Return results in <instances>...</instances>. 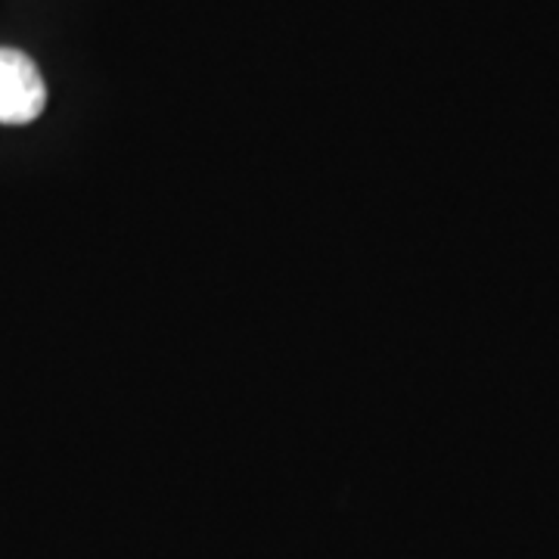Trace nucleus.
I'll return each instance as SVG.
<instances>
[{
    "instance_id": "nucleus-1",
    "label": "nucleus",
    "mask_w": 559,
    "mask_h": 559,
    "mask_svg": "<svg viewBox=\"0 0 559 559\" xmlns=\"http://www.w3.org/2000/svg\"><path fill=\"white\" fill-rule=\"evenodd\" d=\"M47 87L38 66L20 50L0 47V124H25L44 112Z\"/></svg>"
}]
</instances>
